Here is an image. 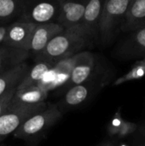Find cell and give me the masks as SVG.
Returning a JSON list of instances; mask_svg holds the SVG:
<instances>
[{
	"instance_id": "1",
	"label": "cell",
	"mask_w": 145,
	"mask_h": 146,
	"mask_svg": "<svg viewBox=\"0 0 145 146\" xmlns=\"http://www.w3.org/2000/svg\"><path fill=\"white\" fill-rule=\"evenodd\" d=\"M91 44V41L80 29H64L56 35L34 59L55 64L64 58L83 51L85 48Z\"/></svg>"
},
{
	"instance_id": "2",
	"label": "cell",
	"mask_w": 145,
	"mask_h": 146,
	"mask_svg": "<svg viewBox=\"0 0 145 146\" xmlns=\"http://www.w3.org/2000/svg\"><path fill=\"white\" fill-rule=\"evenodd\" d=\"M131 0H105L98 27V38L103 44H109L121 29Z\"/></svg>"
},
{
	"instance_id": "3",
	"label": "cell",
	"mask_w": 145,
	"mask_h": 146,
	"mask_svg": "<svg viewBox=\"0 0 145 146\" xmlns=\"http://www.w3.org/2000/svg\"><path fill=\"white\" fill-rule=\"evenodd\" d=\"M62 116L56 104H48L42 111L27 118L15 132L14 136L18 139H28L38 135L56 124Z\"/></svg>"
},
{
	"instance_id": "4",
	"label": "cell",
	"mask_w": 145,
	"mask_h": 146,
	"mask_svg": "<svg viewBox=\"0 0 145 146\" xmlns=\"http://www.w3.org/2000/svg\"><path fill=\"white\" fill-rule=\"evenodd\" d=\"M60 0H25L17 21L35 25L56 22Z\"/></svg>"
},
{
	"instance_id": "5",
	"label": "cell",
	"mask_w": 145,
	"mask_h": 146,
	"mask_svg": "<svg viewBox=\"0 0 145 146\" xmlns=\"http://www.w3.org/2000/svg\"><path fill=\"white\" fill-rule=\"evenodd\" d=\"M44 102L36 105H21L10 102L7 110L0 115V141L14 132L30 116L47 107Z\"/></svg>"
},
{
	"instance_id": "6",
	"label": "cell",
	"mask_w": 145,
	"mask_h": 146,
	"mask_svg": "<svg viewBox=\"0 0 145 146\" xmlns=\"http://www.w3.org/2000/svg\"><path fill=\"white\" fill-rule=\"evenodd\" d=\"M105 78L102 75L97 76L85 83L76 85L65 90L63 98L56 104L60 111L79 107L87 102L105 85Z\"/></svg>"
},
{
	"instance_id": "7",
	"label": "cell",
	"mask_w": 145,
	"mask_h": 146,
	"mask_svg": "<svg viewBox=\"0 0 145 146\" xmlns=\"http://www.w3.org/2000/svg\"><path fill=\"white\" fill-rule=\"evenodd\" d=\"M101 69L96 56L90 51H80L79 58L71 72L67 84L62 89L85 83L97 76L101 75Z\"/></svg>"
},
{
	"instance_id": "8",
	"label": "cell",
	"mask_w": 145,
	"mask_h": 146,
	"mask_svg": "<svg viewBox=\"0 0 145 146\" xmlns=\"http://www.w3.org/2000/svg\"><path fill=\"white\" fill-rule=\"evenodd\" d=\"M63 30L64 28L56 22L35 25L26 44V50L30 56L32 55L35 58L44 50L48 43Z\"/></svg>"
},
{
	"instance_id": "9",
	"label": "cell",
	"mask_w": 145,
	"mask_h": 146,
	"mask_svg": "<svg viewBox=\"0 0 145 146\" xmlns=\"http://www.w3.org/2000/svg\"><path fill=\"white\" fill-rule=\"evenodd\" d=\"M88 0H60L56 23L64 29H79Z\"/></svg>"
},
{
	"instance_id": "10",
	"label": "cell",
	"mask_w": 145,
	"mask_h": 146,
	"mask_svg": "<svg viewBox=\"0 0 145 146\" xmlns=\"http://www.w3.org/2000/svg\"><path fill=\"white\" fill-rule=\"evenodd\" d=\"M104 2L105 0H88L79 27L91 43L98 38L99 21Z\"/></svg>"
},
{
	"instance_id": "11",
	"label": "cell",
	"mask_w": 145,
	"mask_h": 146,
	"mask_svg": "<svg viewBox=\"0 0 145 146\" xmlns=\"http://www.w3.org/2000/svg\"><path fill=\"white\" fill-rule=\"evenodd\" d=\"M118 46L117 55L121 58L145 57V27L136 29Z\"/></svg>"
},
{
	"instance_id": "12",
	"label": "cell",
	"mask_w": 145,
	"mask_h": 146,
	"mask_svg": "<svg viewBox=\"0 0 145 146\" xmlns=\"http://www.w3.org/2000/svg\"><path fill=\"white\" fill-rule=\"evenodd\" d=\"M34 27L35 24L21 21L9 23L8 25L6 35L3 44L15 48L26 50Z\"/></svg>"
},
{
	"instance_id": "13",
	"label": "cell",
	"mask_w": 145,
	"mask_h": 146,
	"mask_svg": "<svg viewBox=\"0 0 145 146\" xmlns=\"http://www.w3.org/2000/svg\"><path fill=\"white\" fill-rule=\"evenodd\" d=\"M143 27H145V0H131L121 30L129 33Z\"/></svg>"
},
{
	"instance_id": "14",
	"label": "cell",
	"mask_w": 145,
	"mask_h": 146,
	"mask_svg": "<svg viewBox=\"0 0 145 146\" xmlns=\"http://www.w3.org/2000/svg\"><path fill=\"white\" fill-rule=\"evenodd\" d=\"M30 56L24 49L15 48L7 44H0V74L26 62Z\"/></svg>"
},
{
	"instance_id": "15",
	"label": "cell",
	"mask_w": 145,
	"mask_h": 146,
	"mask_svg": "<svg viewBox=\"0 0 145 146\" xmlns=\"http://www.w3.org/2000/svg\"><path fill=\"white\" fill-rule=\"evenodd\" d=\"M79 53L64 58L53 65L56 77L54 81L49 87V92L56 89H62V87L67 84L69 80L71 72L79 58Z\"/></svg>"
},
{
	"instance_id": "16",
	"label": "cell",
	"mask_w": 145,
	"mask_h": 146,
	"mask_svg": "<svg viewBox=\"0 0 145 146\" xmlns=\"http://www.w3.org/2000/svg\"><path fill=\"white\" fill-rule=\"evenodd\" d=\"M29 68L28 64L24 62L0 74V97L8 92L16 89L24 75Z\"/></svg>"
},
{
	"instance_id": "17",
	"label": "cell",
	"mask_w": 145,
	"mask_h": 146,
	"mask_svg": "<svg viewBox=\"0 0 145 146\" xmlns=\"http://www.w3.org/2000/svg\"><path fill=\"white\" fill-rule=\"evenodd\" d=\"M48 93L38 86L16 90L11 103L21 105H36L45 102Z\"/></svg>"
},
{
	"instance_id": "18",
	"label": "cell",
	"mask_w": 145,
	"mask_h": 146,
	"mask_svg": "<svg viewBox=\"0 0 145 146\" xmlns=\"http://www.w3.org/2000/svg\"><path fill=\"white\" fill-rule=\"evenodd\" d=\"M54 64L47 62L43 60H35V63L32 67H29L27 72L24 75L23 79L16 87V90H21L24 88H27L30 86H37L40 81L44 74L52 68Z\"/></svg>"
},
{
	"instance_id": "19",
	"label": "cell",
	"mask_w": 145,
	"mask_h": 146,
	"mask_svg": "<svg viewBox=\"0 0 145 146\" xmlns=\"http://www.w3.org/2000/svg\"><path fill=\"white\" fill-rule=\"evenodd\" d=\"M25 0H0V25L17 21Z\"/></svg>"
},
{
	"instance_id": "20",
	"label": "cell",
	"mask_w": 145,
	"mask_h": 146,
	"mask_svg": "<svg viewBox=\"0 0 145 146\" xmlns=\"http://www.w3.org/2000/svg\"><path fill=\"white\" fill-rule=\"evenodd\" d=\"M145 75V57L138 60L132 67V68L124 75L121 76L115 80L113 86H121L124 83L140 80Z\"/></svg>"
},
{
	"instance_id": "21",
	"label": "cell",
	"mask_w": 145,
	"mask_h": 146,
	"mask_svg": "<svg viewBox=\"0 0 145 146\" xmlns=\"http://www.w3.org/2000/svg\"><path fill=\"white\" fill-rule=\"evenodd\" d=\"M124 119L121 116V109L117 110V112L115 114L114 117L110 121L109 124L108 125V133L110 136H117L122 124H123Z\"/></svg>"
},
{
	"instance_id": "22",
	"label": "cell",
	"mask_w": 145,
	"mask_h": 146,
	"mask_svg": "<svg viewBox=\"0 0 145 146\" xmlns=\"http://www.w3.org/2000/svg\"><path fill=\"white\" fill-rule=\"evenodd\" d=\"M137 128H138V125L136 123H133L131 121H126L124 120L123 124L117 134V137L120 139H122V138L130 136L137 130Z\"/></svg>"
},
{
	"instance_id": "23",
	"label": "cell",
	"mask_w": 145,
	"mask_h": 146,
	"mask_svg": "<svg viewBox=\"0 0 145 146\" xmlns=\"http://www.w3.org/2000/svg\"><path fill=\"white\" fill-rule=\"evenodd\" d=\"M16 89H13L9 92H8L7 93L3 94V96L0 97V115L7 110V108L9 107L15 93Z\"/></svg>"
},
{
	"instance_id": "24",
	"label": "cell",
	"mask_w": 145,
	"mask_h": 146,
	"mask_svg": "<svg viewBox=\"0 0 145 146\" xmlns=\"http://www.w3.org/2000/svg\"><path fill=\"white\" fill-rule=\"evenodd\" d=\"M8 25H0V44H3L5 35H6V32H7V28H8Z\"/></svg>"
},
{
	"instance_id": "25",
	"label": "cell",
	"mask_w": 145,
	"mask_h": 146,
	"mask_svg": "<svg viewBox=\"0 0 145 146\" xmlns=\"http://www.w3.org/2000/svg\"><path fill=\"white\" fill-rule=\"evenodd\" d=\"M97 146H113V144L110 142H104V143H102Z\"/></svg>"
},
{
	"instance_id": "26",
	"label": "cell",
	"mask_w": 145,
	"mask_h": 146,
	"mask_svg": "<svg viewBox=\"0 0 145 146\" xmlns=\"http://www.w3.org/2000/svg\"><path fill=\"white\" fill-rule=\"evenodd\" d=\"M120 146H128V145H125V144H123V145H120Z\"/></svg>"
},
{
	"instance_id": "27",
	"label": "cell",
	"mask_w": 145,
	"mask_h": 146,
	"mask_svg": "<svg viewBox=\"0 0 145 146\" xmlns=\"http://www.w3.org/2000/svg\"><path fill=\"white\" fill-rule=\"evenodd\" d=\"M144 146H145V145H144Z\"/></svg>"
}]
</instances>
